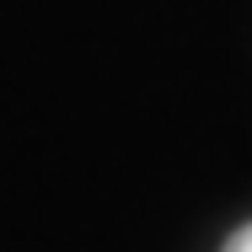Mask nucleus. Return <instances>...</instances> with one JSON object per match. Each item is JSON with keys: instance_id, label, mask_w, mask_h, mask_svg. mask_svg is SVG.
Segmentation results:
<instances>
[{"instance_id": "1", "label": "nucleus", "mask_w": 252, "mask_h": 252, "mask_svg": "<svg viewBox=\"0 0 252 252\" xmlns=\"http://www.w3.org/2000/svg\"><path fill=\"white\" fill-rule=\"evenodd\" d=\"M225 252H252V225H242V231L225 242Z\"/></svg>"}]
</instances>
